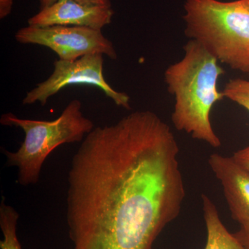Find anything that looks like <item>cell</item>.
I'll return each mask as SVG.
<instances>
[{"instance_id":"6da1fadb","label":"cell","mask_w":249,"mask_h":249,"mask_svg":"<svg viewBox=\"0 0 249 249\" xmlns=\"http://www.w3.org/2000/svg\"><path fill=\"white\" fill-rule=\"evenodd\" d=\"M178 152L171 128L151 111L94 127L68 174L73 249H152L186 196Z\"/></svg>"},{"instance_id":"7a4b0ae2","label":"cell","mask_w":249,"mask_h":249,"mask_svg":"<svg viewBox=\"0 0 249 249\" xmlns=\"http://www.w3.org/2000/svg\"><path fill=\"white\" fill-rule=\"evenodd\" d=\"M181 60L164 73L167 89L175 98L172 121L175 128L213 147L222 145L211 121L214 105L224 98L217 82L226 73L213 55L201 44L189 40Z\"/></svg>"},{"instance_id":"3957f363","label":"cell","mask_w":249,"mask_h":249,"mask_svg":"<svg viewBox=\"0 0 249 249\" xmlns=\"http://www.w3.org/2000/svg\"><path fill=\"white\" fill-rule=\"evenodd\" d=\"M185 35L218 62L249 74V0H186Z\"/></svg>"},{"instance_id":"277c9868","label":"cell","mask_w":249,"mask_h":249,"mask_svg":"<svg viewBox=\"0 0 249 249\" xmlns=\"http://www.w3.org/2000/svg\"><path fill=\"white\" fill-rule=\"evenodd\" d=\"M0 124L19 127L25 135L17 151L2 150L6 165L17 168V182L23 186L38 182L46 159L56 147L82 142L94 129L93 121L83 114L78 99L72 100L53 121L24 119L6 113L1 115Z\"/></svg>"},{"instance_id":"5b68a950","label":"cell","mask_w":249,"mask_h":249,"mask_svg":"<svg viewBox=\"0 0 249 249\" xmlns=\"http://www.w3.org/2000/svg\"><path fill=\"white\" fill-rule=\"evenodd\" d=\"M104 58L102 54H90L73 61L57 60L53 71L45 81L28 91L23 105L39 103L45 106L51 97L71 85H87L103 91L119 107L131 109L130 98L127 93L114 89L103 74Z\"/></svg>"},{"instance_id":"8992f818","label":"cell","mask_w":249,"mask_h":249,"mask_svg":"<svg viewBox=\"0 0 249 249\" xmlns=\"http://www.w3.org/2000/svg\"><path fill=\"white\" fill-rule=\"evenodd\" d=\"M19 43L43 46L58 55L59 60L73 61L90 55L102 54L113 60L117 59L114 44L102 30L83 27L54 25L28 26L15 35Z\"/></svg>"},{"instance_id":"52a82bcc","label":"cell","mask_w":249,"mask_h":249,"mask_svg":"<svg viewBox=\"0 0 249 249\" xmlns=\"http://www.w3.org/2000/svg\"><path fill=\"white\" fill-rule=\"evenodd\" d=\"M114 14L109 6L81 4L74 0H60L40 9L29 18L28 24L34 27L73 26L102 30L110 24Z\"/></svg>"},{"instance_id":"ba28073f","label":"cell","mask_w":249,"mask_h":249,"mask_svg":"<svg viewBox=\"0 0 249 249\" xmlns=\"http://www.w3.org/2000/svg\"><path fill=\"white\" fill-rule=\"evenodd\" d=\"M209 164L222 185L232 219L240 227H249V172L232 157L218 153L210 155Z\"/></svg>"},{"instance_id":"9c48e42d","label":"cell","mask_w":249,"mask_h":249,"mask_svg":"<svg viewBox=\"0 0 249 249\" xmlns=\"http://www.w3.org/2000/svg\"><path fill=\"white\" fill-rule=\"evenodd\" d=\"M207 239L204 249H247L223 224L215 205L206 195H201Z\"/></svg>"},{"instance_id":"30bf717a","label":"cell","mask_w":249,"mask_h":249,"mask_svg":"<svg viewBox=\"0 0 249 249\" xmlns=\"http://www.w3.org/2000/svg\"><path fill=\"white\" fill-rule=\"evenodd\" d=\"M19 215L13 206L6 204L1 196L0 204V228L3 239L0 241L1 249H22L17 236V224Z\"/></svg>"},{"instance_id":"8fae6325","label":"cell","mask_w":249,"mask_h":249,"mask_svg":"<svg viewBox=\"0 0 249 249\" xmlns=\"http://www.w3.org/2000/svg\"><path fill=\"white\" fill-rule=\"evenodd\" d=\"M222 91L224 98L237 103L249 112V80L231 79Z\"/></svg>"},{"instance_id":"7c38bea8","label":"cell","mask_w":249,"mask_h":249,"mask_svg":"<svg viewBox=\"0 0 249 249\" xmlns=\"http://www.w3.org/2000/svg\"><path fill=\"white\" fill-rule=\"evenodd\" d=\"M40 2V9L47 7L50 5L60 1V0H38ZM81 4L88 5H97V6H109L111 7L110 0H74Z\"/></svg>"},{"instance_id":"4fadbf2b","label":"cell","mask_w":249,"mask_h":249,"mask_svg":"<svg viewBox=\"0 0 249 249\" xmlns=\"http://www.w3.org/2000/svg\"><path fill=\"white\" fill-rule=\"evenodd\" d=\"M232 157L237 164L249 172V145L234 152Z\"/></svg>"},{"instance_id":"5bb4252c","label":"cell","mask_w":249,"mask_h":249,"mask_svg":"<svg viewBox=\"0 0 249 249\" xmlns=\"http://www.w3.org/2000/svg\"><path fill=\"white\" fill-rule=\"evenodd\" d=\"M233 234L246 249H249V227H241L240 230Z\"/></svg>"},{"instance_id":"9a60e30c","label":"cell","mask_w":249,"mask_h":249,"mask_svg":"<svg viewBox=\"0 0 249 249\" xmlns=\"http://www.w3.org/2000/svg\"><path fill=\"white\" fill-rule=\"evenodd\" d=\"M14 0H0V18L7 17L12 11Z\"/></svg>"}]
</instances>
